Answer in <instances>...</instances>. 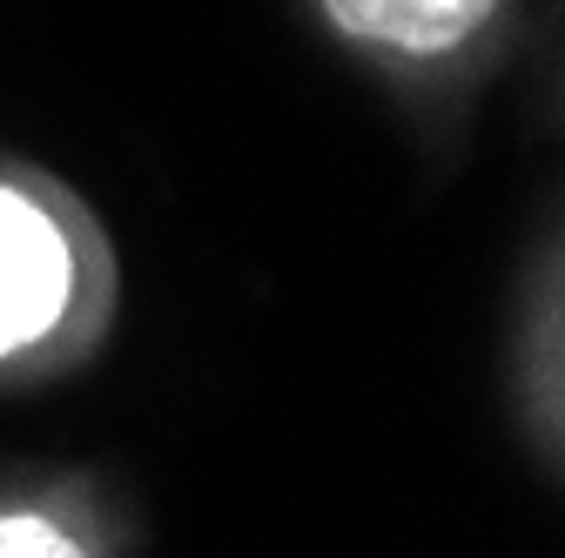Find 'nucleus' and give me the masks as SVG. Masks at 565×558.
Here are the masks:
<instances>
[{"label":"nucleus","mask_w":565,"mask_h":558,"mask_svg":"<svg viewBox=\"0 0 565 558\" xmlns=\"http://www.w3.org/2000/svg\"><path fill=\"white\" fill-rule=\"evenodd\" d=\"M532 0H310L323 34L404 108H458L505 67Z\"/></svg>","instance_id":"f257e3e1"},{"label":"nucleus","mask_w":565,"mask_h":558,"mask_svg":"<svg viewBox=\"0 0 565 558\" xmlns=\"http://www.w3.org/2000/svg\"><path fill=\"white\" fill-rule=\"evenodd\" d=\"M108 303V269L54 189L0 175V371L75 343Z\"/></svg>","instance_id":"f03ea898"},{"label":"nucleus","mask_w":565,"mask_h":558,"mask_svg":"<svg viewBox=\"0 0 565 558\" xmlns=\"http://www.w3.org/2000/svg\"><path fill=\"white\" fill-rule=\"evenodd\" d=\"M512 417L525 451L565 484V208L532 243L512 297Z\"/></svg>","instance_id":"7ed1b4c3"},{"label":"nucleus","mask_w":565,"mask_h":558,"mask_svg":"<svg viewBox=\"0 0 565 558\" xmlns=\"http://www.w3.org/2000/svg\"><path fill=\"white\" fill-rule=\"evenodd\" d=\"M75 551H95V545L54 505H0V558H75Z\"/></svg>","instance_id":"20e7f679"}]
</instances>
